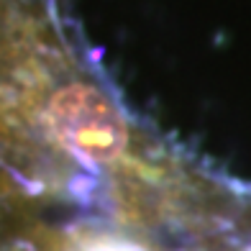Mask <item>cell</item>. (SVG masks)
Segmentation results:
<instances>
[{
	"mask_svg": "<svg viewBox=\"0 0 251 251\" xmlns=\"http://www.w3.org/2000/svg\"><path fill=\"white\" fill-rule=\"evenodd\" d=\"M47 118L56 141L85 162H113L128 144L118 108L95 85L75 82L59 87L49 100Z\"/></svg>",
	"mask_w": 251,
	"mask_h": 251,
	"instance_id": "obj_1",
	"label": "cell"
}]
</instances>
